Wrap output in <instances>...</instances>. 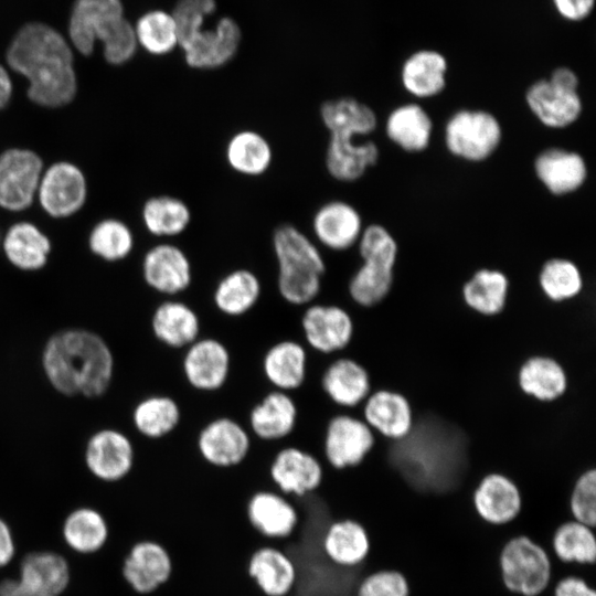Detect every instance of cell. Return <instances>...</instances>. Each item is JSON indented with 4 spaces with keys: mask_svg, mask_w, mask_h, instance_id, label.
<instances>
[{
    "mask_svg": "<svg viewBox=\"0 0 596 596\" xmlns=\"http://www.w3.org/2000/svg\"><path fill=\"white\" fill-rule=\"evenodd\" d=\"M41 362L45 377L56 392L88 398L106 393L115 369L106 341L83 328L53 333L44 344Z\"/></svg>",
    "mask_w": 596,
    "mask_h": 596,
    "instance_id": "cell-2",
    "label": "cell"
},
{
    "mask_svg": "<svg viewBox=\"0 0 596 596\" xmlns=\"http://www.w3.org/2000/svg\"><path fill=\"white\" fill-rule=\"evenodd\" d=\"M12 564L17 568V576L43 595L61 596L70 585V562L57 551H31L14 560Z\"/></svg>",
    "mask_w": 596,
    "mask_h": 596,
    "instance_id": "cell-31",
    "label": "cell"
},
{
    "mask_svg": "<svg viewBox=\"0 0 596 596\" xmlns=\"http://www.w3.org/2000/svg\"><path fill=\"white\" fill-rule=\"evenodd\" d=\"M374 446L375 433L361 417L351 413H337L324 425L323 464L337 472L361 466Z\"/></svg>",
    "mask_w": 596,
    "mask_h": 596,
    "instance_id": "cell-7",
    "label": "cell"
},
{
    "mask_svg": "<svg viewBox=\"0 0 596 596\" xmlns=\"http://www.w3.org/2000/svg\"><path fill=\"white\" fill-rule=\"evenodd\" d=\"M61 536L71 552L78 555L96 554L108 541V522L98 509L78 505L63 519Z\"/></svg>",
    "mask_w": 596,
    "mask_h": 596,
    "instance_id": "cell-35",
    "label": "cell"
},
{
    "mask_svg": "<svg viewBox=\"0 0 596 596\" xmlns=\"http://www.w3.org/2000/svg\"><path fill=\"white\" fill-rule=\"evenodd\" d=\"M539 285L543 295L552 302H563L579 295L583 276L578 266L570 259H547L540 273Z\"/></svg>",
    "mask_w": 596,
    "mask_h": 596,
    "instance_id": "cell-44",
    "label": "cell"
},
{
    "mask_svg": "<svg viewBox=\"0 0 596 596\" xmlns=\"http://www.w3.org/2000/svg\"><path fill=\"white\" fill-rule=\"evenodd\" d=\"M91 251L108 262L126 258L134 247V235L128 225L116 219L97 223L88 238Z\"/></svg>",
    "mask_w": 596,
    "mask_h": 596,
    "instance_id": "cell-46",
    "label": "cell"
},
{
    "mask_svg": "<svg viewBox=\"0 0 596 596\" xmlns=\"http://www.w3.org/2000/svg\"><path fill=\"white\" fill-rule=\"evenodd\" d=\"M553 596H596V590L584 578L567 575L555 584Z\"/></svg>",
    "mask_w": 596,
    "mask_h": 596,
    "instance_id": "cell-51",
    "label": "cell"
},
{
    "mask_svg": "<svg viewBox=\"0 0 596 596\" xmlns=\"http://www.w3.org/2000/svg\"><path fill=\"white\" fill-rule=\"evenodd\" d=\"M153 337L169 349L184 350L202 336L198 311L177 297L162 300L150 318Z\"/></svg>",
    "mask_w": 596,
    "mask_h": 596,
    "instance_id": "cell-30",
    "label": "cell"
},
{
    "mask_svg": "<svg viewBox=\"0 0 596 596\" xmlns=\"http://www.w3.org/2000/svg\"><path fill=\"white\" fill-rule=\"evenodd\" d=\"M141 219L151 235L174 238L182 235L191 225L192 211L181 198L160 194L145 202Z\"/></svg>",
    "mask_w": 596,
    "mask_h": 596,
    "instance_id": "cell-42",
    "label": "cell"
},
{
    "mask_svg": "<svg viewBox=\"0 0 596 596\" xmlns=\"http://www.w3.org/2000/svg\"><path fill=\"white\" fill-rule=\"evenodd\" d=\"M304 344L322 355H336L352 342L355 326L342 306L313 301L304 307L299 320Z\"/></svg>",
    "mask_w": 596,
    "mask_h": 596,
    "instance_id": "cell-11",
    "label": "cell"
},
{
    "mask_svg": "<svg viewBox=\"0 0 596 596\" xmlns=\"http://www.w3.org/2000/svg\"><path fill=\"white\" fill-rule=\"evenodd\" d=\"M448 58L432 49L414 51L402 62L400 77L403 88L416 98H430L446 87Z\"/></svg>",
    "mask_w": 596,
    "mask_h": 596,
    "instance_id": "cell-33",
    "label": "cell"
},
{
    "mask_svg": "<svg viewBox=\"0 0 596 596\" xmlns=\"http://www.w3.org/2000/svg\"><path fill=\"white\" fill-rule=\"evenodd\" d=\"M124 17L120 0H76L70 17V44L82 55L93 53L95 44Z\"/></svg>",
    "mask_w": 596,
    "mask_h": 596,
    "instance_id": "cell-25",
    "label": "cell"
},
{
    "mask_svg": "<svg viewBox=\"0 0 596 596\" xmlns=\"http://www.w3.org/2000/svg\"><path fill=\"white\" fill-rule=\"evenodd\" d=\"M224 157L227 166L237 174L257 178L270 169L274 150L262 132L254 129H241L227 139Z\"/></svg>",
    "mask_w": 596,
    "mask_h": 596,
    "instance_id": "cell-37",
    "label": "cell"
},
{
    "mask_svg": "<svg viewBox=\"0 0 596 596\" xmlns=\"http://www.w3.org/2000/svg\"><path fill=\"white\" fill-rule=\"evenodd\" d=\"M361 406V418L382 437L397 441L413 429L412 404L403 393L377 389L370 393Z\"/></svg>",
    "mask_w": 596,
    "mask_h": 596,
    "instance_id": "cell-28",
    "label": "cell"
},
{
    "mask_svg": "<svg viewBox=\"0 0 596 596\" xmlns=\"http://www.w3.org/2000/svg\"><path fill=\"white\" fill-rule=\"evenodd\" d=\"M232 354L216 337L201 336L182 350L181 372L185 383L200 393H216L228 382Z\"/></svg>",
    "mask_w": 596,
    "mask_h": 596,
    "instance_id": "cell-12",
    "label": "cell"
},
{
    "mask_svg": "<svg viewBox=\"0 0 596 596\" xmlns=\"http://www.w3.org/2000/svg\"><path fill=\"white\" fill-rule=\"evenodd\" d=\"M252 444L253 437L248 428L227 415L207 421L195 437L199 457L217 471L241 467L249 457Z\"/></svg>",
    "mask_w": 596,
    "mask_h": 596,
    "instance_id": "cell-8",
    "label": "cell"
},
{
    "mask_svg": "<svg viewBox=\"0 0 596 596\" xmlns=\"http://www.w3.org/2000/svg\"><path fill=\"white\" fill-rule=\"evenodd\" d=\"M0 596H46L24 584L18 576L0 578Z\"/></svg>",
    "mask_w": 596,
    "mask_h": 596,
    "instance_id": "cell-53",
    "label": "cell"
},
{
    "mask_svg": "<svg viewBox=\"0 0 596 596\" xmlns=\"http://www.w3.org/2000/svg\"><path fill=\"white\" fill-rule=\"evenodd\" d=\"M471 499L476 514L490 525H507L522 510L520 488L502 472L486 473L475 487Z\"/></svg>",
    "mask_w": 596,
    "mask_h": 596,
    "instance_id": "cell-23",
    "label": "cell"
},
{
    "mask_svg": "<svg viewBox=\"0 0 596 596\" xmlns=\"http://www.w3.org/2000/svg\"><path fill=\"white\" fill-rule=\"evenodd\" d=\"M313 241L328 251L344 252L355 246L363 231L360 212L343 200L320 204L311 217Z\"/></svg>",
    "mask_w": 596,
    "mask_h": 596,
    "instance_id": "cell-20",
    "label": "cell"
},
{
    "mask_svg": "<svg viewBox=\"0 0 596 596\" xmlns=\"http://www.w3.org/2000/svg\"><path fill=\"white\" fill-rule=\"evenodd\" d=\"M329 139L324 153L328 174L340 182H354L376 164L380 150L372 140L356 141L366 134L353 126H341L328 131Z\"/></svg>",
    "mask_w": 596,
    "mask_h": 596,
    "instance_id": "cell-14",
    "label": "cell"
},
{
    "mask_svg": "<svg viewBox=\"0 0 596 596\" xmlns=\"http://www.w3.org/2000/svg\"><path fill=\"white\" fill-rule=\"evenodd\" d=\"M215 7V0H178L171 13L178 46L192 68L216 70L231 62L238 51L242 32L236 21L224 17L213 28H204Z\"/></svg>",
    "mask_w": 596,
    "mask_h": 596,
    "instance_id": "cell-3",
    "label": "cell"
},
{
    "mask_svg": "<svg viewBox=\"0 0 596 596\" xmlns=\"http://www.w3.org/2000/svg\"><path fill=\"white\" fill-rule=\"evenodd\" d=\"M262 373L273 390L294 393L308 377V349L295 339L285 338L272 343L260 362Z\"/></svg>",
    "mask_w": 596,
    "mask_h": 596,
    "instance_id": "cell-26",
    "label": "cell"
},
{
    "mask_svg": "<svg viewBox=\"0 0 596 596\" xmlns=\"http://www.w3.org/2000/svg\"><path fill=\"white\" fill-rule=\"evenodd\" d=\"M12 81L3 65L0 64V109L4 108L12 97Z\"/></svg>",
    "mask_w": 596,
    "mask_h": 596,
    "instance_id": "cell-55",
    "label": "cell"
},
{
    "mask_svg": "<svg viewBox=\"0 0 596 596\" xmlns=\"http://www.w3.org/2000/svg\"><path fill=\"white\" fill-rule=\"evenodd\" d=\"M557 15L572 23L588 19L595 10L596 0H551Z\"/></svg>",
    "mask_w": 596,
    "mask_h": 596,
    "instance_id": "cell-50",
    "label": "cell"
},
{
    "mask_svg": "<svg viewBox=\"0 0 596 596\" xmlns=\"http://www.w3.org/2000/svg\"><path fill=\"white\" fill-rule=\"evenodd\" d=\"M9 67L28 79L26 95L43 107H62L77 92L71 44L54 28L42 22L23 25L6 53Z\"/></svg>",
    "mask_w": 596,
    "mask_h": 596,
    "instance_id": "cell-1",
    "label": "cell"
},
{
    "mask_svg": "<svg viewBox=\"0 0 596 596\" xmlns=\"http://www.w3.org/2000/svg\"><path fill=\"white\" fill-rule=\"evenodd\" d=\"M320 550L331 564L343 570H356L370 558L372 541L362 522L353 518H339L326 526Z\"/></svg>",
    "mask_w": 596,
    "mask_h": 596,
    "instance_id": "cell-22",
    "label": "cell"
},
{
    "mask_svg": "<svg viewBox=\"0 0 596 596\" xmlns=\"http://www.w3.org/2000/svg\"><path fill=\"white\" fill-rule=\"evenodd\" d=\"M326 476L323 461L296 445L279 448L267 467L268 485L291 499H302L317 492Z\"/></svg>",
    "mask_w": 596,
    "mask_h": 596,
    "instance_id": "cell-10",
    "label": "cell"
},
{
    "mask_svg": "<svg viewBox=\"0 0 596 596\" xmlns=\"http://www.w3.org/2000/svg\"><path fill=\"white\" fill-rule=\"evenodd\" d=\"M501 138L499 120L481 109H460L450 116L445 126L448 151L471 162L488 159L499 147Z\"/></svg>",
    "mask_w": 596,
    "mask_h": 596,
    "instance_id": "cell-9",
    "label": "cell"
},
{
    "mask_svg": "<svg viewBox=\"0 0 596 596\" xmlns=\"http://www.w3.org/2000/svg\"><path fill=\"white\" fill-rule=\"evenodd\" d=\"M522 393L538 402H553L565 394L568 379L563 365L552 356L535 354L525 359L517 372Z\"/></svg>",
    "mask_w": 596,
    "mask_h": 596,
    "instance_id": "cell-36",
    "label": "cell"
},
{
    "mask_svg": "<svg viewBox=\"0 0 596 596\" xmlns=\"http://www.w3.org/2000/svg\"><path fill=\"white\" fill-rule=\"evenodd\" d=\"M534 172L540 182L554 195L577 191L587 178V167L583 157L562 148H549L540 152L534 160Z\"/></svg>",
    "mask_w": 596,
    "mask_h": 596,
    "instance_id": "cell-32",
    "label": "cell"
},
{
    "mask_svg": "<svg viewBox=\"0 0 596 596\" xmlns=\"http://www.w3.org/2000/svg\"><path fill=\"white\" fill-rule=\"evenodd\" d=\"M131 421L141 436L155 440L161 439L179 427L182 421V408L174 397L153 394L136 404Z\"/></svg>",
    "mask_w": 596,
    "mask_h": 596,
    "instance_id": "cell-40",
    "label": "cell"
},
{
    "mask_svg": "<svg viewBox=\"0 0 596 596\" xmlns=\"http://www.w3.org/2000/svg\"><path fill=\"white\" fill-rule=\"evenodd\" d=\"M498 564L503 586L517 596H540L552 581L547 551L525 534L512 536L503 544Z\"/></svg>",
    "mask_w": 596,
    "mask_h": 596,
    "instance_id": "cell-6",
    "label": "cell"
},
{
    "mask_svg": "<svg viewBox=\"0 0 596 596\" xmlns=\"http://www.w3.org/2000/svg\"><path fill=\"white\" fill-rule=\"evenodd\" d=\"M17 555V545L10 524L0 517V571L9 567Z\"/></svg>",
    "mask_w": 596,
    "mask_h": 596,
    "instance_id": "cell-52",
    "label": "cell"
},
{
    "mask_svg": "<svg viewBox=\"0 0 596 596\" xmlns=\"http://www.w3.org/2000/svg\"><path fill=\"white\" fill-rule=\"evenodd\" d=\"M461 292L472 312L493 317L505 308L509 279L501 270L480 268L464 284Z\"/></svg>",
    "mask_w": 596,
    "mask_h": 596,
    "instance_id": "cell-41",
    "label": "cell"
},
{
    "mask_svg": "<svg viewBox=\"0 0 596 596\" xmlns=\"http://www.w3.org/2000/svg\"><path fill=\"white\" fill-rule=\"evenodd\" d=\"M262 294L259 276L249 268L238 267L217 280L212 291V302L221 315L241 318L257 306Z\"/></svg>",
    "mask_w": 596,
    "mask_h": 596,
    "instance_id": "cell-34",
    "label": "cell"
},
{
    "mask_svg": "<svg viewBox=\"0 0 596 596\" xmlns=\"http://www.w3.org/2000/svg\"><path fill=\"white\" fill-rule=\"evenodd\" d=\"M387 138L407 152H421L430 141L433 121L418 104H404L394 108L385 123Z\"/></svg>",
    "mask_w": 596,
    "mask_h": 596,
    "instance_id": "cell-39",
    "label": "cell"
},
{
    "mask_svg": "<svg viewBox=\"0 0 596 596\" xmlns=\"http://www.w3.org/2000/svg\"><path fill=\"white\" fill-rule=\"evenodd\" d=\"M135 32L138 45L152 55H166L178 46V32L171 13L152 10L142 14Z\"/></svg>",
    "mask_w": 596,
    "mask_h": 596,
    "instance_id": "cell-45",
    "label": "cell"
},
{
    "mask_svg": "<svg viewBox=\"0 0 596 596\" xmlns=\"http://www.w3.org/2000/svg\"><path fill=\"white\" fill-rule=\"evenodd\" d=\"M43 161L40 156L22 148H11L0 155V207L19 212L36 198Z\"/></svg>",
    "mask_w": 596,
    "mask_h": 596,
    "instance_id": "cell-15",
    "label": "cell"
},
{
    "mask_svg": "<svg viewBox=\"0 0 596 596\" xmlns=\"http://www.w3.org/2000/svg\"><path fill=\"white\" fill-rule=\"evenodd\" d=\"M173 562L169 551L153 540L134 543L121 563V576L138 595H150L171 578Z\"/></svg>",
    "mask_w": 596,
    "mask_h": 596,
    "instance_id": "cell-19",
    "label": "cell"
},
{
    "mask_svg": "<svg viewBox=\"0 0 596 596\" xmlns=\"http://www.w3.org/2000/svg\"><path fill=\"white\" fill-rule=\"evenodd\" d=\"M320 387L326 397L342 409L361 406L372 392L368 369L351 356L331 360L320 375Z\"/></svg>",
    "mask_w": 596,
    "mask_h": 596,
    "instance_id": "cell-27",
    "label": "cell"
},
{
    "mask_svg": "<svg viewBox=\"0 0 596 596\" xmlns=\"http://www.w3.org/2000/svg\"><path fill=\"white\" fill-rule=\"evenodd\" d=\"M99 42H103L105 60L113 65H121L131 60L138 46L135 26L125 17Z\"/></svg>",
    "mask_w": 596,
    "mask_h": 596,
    "instance_id": "cell-49",
    "label": "cell"
},
{
    "mask_svg": "<svg viewBox=\"0 0 596 596\" xmlns=\"http://www.w3.org/2000/svg\"><path fill=\"white\" fill-rule=\"evenodd\" d=\"M570 514L573 520L590 528L596 525V469H585L572 486L568 500Z\"/></svg>",
    "mask_w": 596,
    "mask_h": 596,
    "instance_id": "cell-48",
    "label": "cell"
},
{
    "mask_svg": "<svg viewBox=\"0 0 596 596\" xmlns=\"http://www.w3.org/2000/svg\"><path fill=\"white\" fill-rule=\"evenodd\" d=\"M245 517L251 528L269 542L290 538L299 523L295 501L268 487L256 489L248 496Z\"/></svg>",
    "mask_w": 596,
    "mask_h": 596,
    "instance_id": "cell-17",
    "label": "cell"
},
{
    "mask_svg": "<svg viewBox=\"0 0 596 596\" xmlns=\"http://www.w3.org/2000/svg\"><path fill=\"white\" fill-rule=\"evenodd\" d=\"M356 246L362 264L349 279L348 294L355 305L372 308L393 287L398 247L393 235L380 224L365 226Z\"/></svg>",
    "mask_w": 596,
    "mask_h": 596,
    "instance_id": "cell-5",
    "label": "cell"
},
{
    "mask_svg": "<svg viewBox=\"0 0 596 596\" xmlns=\"http://www.w3.org/2000/svg\"><path fill=\"white\" fill-rule=\"evenodd\" d=\"M551 546L562 563L592 565L596 561L594 528L573 519L562 522L554 530Z\"/></svg>",
    "mask_w": 596,
    "mask_h": 596,
    "instance_id": "cell-43",
    "label": "cell"
},
{
    "mask_svg": "<svg viewBox=\"0 0 596 596\" xmlns=\"http://www.w3.org/2000/svg\"><path fill=\"white\" fill-rule=\"evenodd\" d=\"M145 283L167 298L185 292L193 283V266L187 252L171 242L150 247L141 264Z\"/></svg>",
    "mask_w": 596,
    "mask_h": 596,
    "instance_id": "cell-16",
    "label": "cell"
},
{
    "mask_svg": "<svg viewBox=\"0 0 596 596\" xmlns=\"http://www.w3.org/2000/svg\"><path fill=\"white\" fill-rule=\"evenodd\" d=\"M87 196L86 179L74 163L51 164L40 179L36 198L42 209L53 217H67L82 209Z\"/></svg>",
    "mask_w": 596,
    "mask_h": 596,
    "instance_id": "cell-18",
    "label": "cell"
},
{
    "mask_svg": "<svg viewBox=\"0 0 596 596\" xmlns=\"http://www.w3.org/2000/svg\"><path fill=\"white\" fill-rule=\"evenodd\" d=\"M353 596H411V584L398 570L366 571L356 581Z\"/></svg>",
    "mask_w": 596,
    "mask_h": 596,
    "instance_id": "cell-47",
    "label": "cell"
},
{
    "mask_svg": "<svg viewBox=\"0 0 596 596\" xmlns=\"http://www.w3.org/2000/svg\"><path fill=\"white\" fill-rule=\"evenodd\" d=\"M552 83L562 87L578 91L579 78L577 73L570 66L561 65L552 70L547 77Z\"/></svg>",
    "mask_w": 596,
    "mask_h": 596,
    "instance_id": "cell-54",
    "label": "cell"
},
{
    "mask_svg": "<svg viewBox=\"0 0 596 596\" xmlns=\"http://www.w3.org/2000/svg\"><path fill=\"white\" fill-rule=\"evenodd\" d=\"M525 102L538 120L549 128H565L581 116L578 91L552 83L547 77L534 81L525 92Z\"/></svg>",
    "mask_w": 596,
    "mask_h": 596,
    "instance_id": "cell-29",
    "label": "cell"
},
{
    "mask_svg": "<svg viewBox=\"0 0 596 596\" xmlns=\"http://www.w3.org/2000/svg\"><path fill=\"white\" fill-rule=\"evenodd\" d=\"M299 407L291 393L269 390L248 411L247 428L264 443L288 438L297 428Z\"/></svg>",
    "mask_w": 596,
    "mask_h": 596,
    "instance_id": "cell-21",
    "label": "cell"
},
{
    "mask_svg": "<svg viewBox=\"0 0 596 596\" xmlns=\"http://www.w3.org/2000/svg\"><path fill=\"white\" fill-rule=\"evenodd\" d=\"M272 248L277 265L276 287L288 305L305 307L317 301L327 264L311 236L290 223L275 227Z\"/></svg>",
    "mask_w": 596,
    "mask_h": 596,
    "instance_id": "cell-4",
    "label": "cell"
},
{
    "mask_svg": "<svg viewBox=\"0 0 596 596\" xmlns=\"http://www.w3.org/2000/svg\"><path fill=\"white\" fill-rule=\"evenodd\" d=\"M2 246L7 259L14 267L26 272L44 267L51 252L50 240L31 222H18L11 225Z\"/></svg>",
    "mask_w": 596,
    "mask_h": 596,
    "instance_id": "cell-38",
    "label": "cell"
},
{
    "mask_svg": "<svg viewBox=\"0 0 596 596\" xmlns=\"http://www.w3.org/2000/svg\"><path fill=\"white\" fill-rule=\"evenodd\" d=\"M246 573L263 596H289L298 571L294 560L273 542L256 547L247 558Z\"/></svg>",
    "mask_w": 596,
    "mask_h": 596,
    "instance_id": "cell-24",
    "label": "cell"
},
{
    "mask_svg": "<svg viewBox=\"0 0 596 596\" xmlns=\"http://www.w3.org/2000/svg\"><path fill=\"white\" fill-rule=\"evenodd\" d=\"M84 461L88 473L97 481L115 485L131 475L136 454L130 438L115 428H103L89 436Z\"/></svg>",
    "mask_w": 596,
    "mask_h": 596,
    "instance_id": "cell-13",
    "label": "cell"
}]
</instances>
